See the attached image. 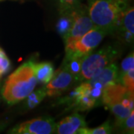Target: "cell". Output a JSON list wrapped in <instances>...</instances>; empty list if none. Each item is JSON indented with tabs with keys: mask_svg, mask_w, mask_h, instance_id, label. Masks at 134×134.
Returning <instances> with one entry per match:
<instances>
[{
	"mask_svg": "<svg viewBox=\"0 0 134 134\" xmlns=\"http://www.w3.org/2000/svg\"><path fill=\"white\" fill-rule=\"evenodd\" d=\"M93 24L86 5L81 4L74 10V23L69 34L63 38L65 46L72 44L91 30Z\"/></svg>",
	"mask_w": 134,
	"mask_h": 134,
	"instance_id": "5b68a950",
	"label": "cell"
},
{
	"mask_svg": "<svg viewBox=\"0 0 134 134\" xmlns=\"http://www.w3.org/2000/svg\"><path fill=\"white\" fill-rule=\"evenodd\" d=\"M46 96V92L45 87L40 88L37 90H33L29 96H27L24 100L25 102L24 104L25 109L27 110H31L38 106L40 102L45 98Z\"/></svg>",
	"mask_w": 134,
	"mask_h": 134,
	"instance_id": "9a60e30c",
	"label": "cell"
},
{
	"mask_svg": "<svg viewBox=\"0 0 134 134\" xmlns=\"http://www.w3.org/2000/svg\"><path fill=\"white\" fill-rule=\"evenodd\" d=\"M35 64L34 60H29L16 69L6 80L2 96L9 105L24 100L34 90L37 83L34 73Z\"/></svg>",
	"mask_w": 134,
	"mask_h": 134,
	"instance_id": "6da1fadb",
	"label": "cell"
},
{
	"mask_svg": "<svg viewBox=\"0 0 134 134\" xmlns=\"http://www.w3.org/2000/svg\"><path fill=\"white\" fill-rule=\"evenodd\" d=\"M119 34V37L125 43H131L134 35V8L127 7L120 19L115 33Z\"/></svg>",
	"mask_w": 134,
	"mask_h": 134,
	"instance_id": "9c48e42d",
	"label": "cell"
},
{
	"mask_svg": "<svg viewBox=\"0 0 134 134\" xmlns=\"http://www.w3.org/2000/svg\"><path fill=\"white\" fill-rule=\"evenodd\" d=\"M6 126H7V124L5 122H0V132L5 129Z\"/></svg>",
	"mask_w": 134,
	"mask_h": 134,
	"instance_id": "cb8c5ba5",
	"label": "cell"
},
{
	"mask_svg": "<svg viewBox=\"0 0 134 134\" xmlns=\"http://www.w3.org/2000/svg\"><path fill=\"white\" fill-rule=\"evenodd\" d=\"M107 108L110 109V111L113 113V114L115 115V125L118 127L129 116L133 110L121 104L120 102L113 103L110 104Z\"/></svg>",
	"mask_w": 134,
	"mask_h": 134,
	"instance_id": "5bb4252c",
	"label": "cell"
},
{
	"mask_svg": "<svg viewBox=\"0 0 134 134\" xmlns=\"http://www.w3.org/2000/svg\"><path fill=\"white\" fill-rule=\"evenodd\" d=\"M93 24L113 34L120 19L128 7L127 0H86Z\"/></svg>",
	"mask_w": 134,
	"mask_h": 134,
	"instance_id": "7a4b0ae2",
	"label": "cell"
},
{
	"mask_svg": "<svg viewBox=\"0 0 134 134\" xmlns=\"http://www.w3.org/2000/svg\"><path fill=\"white\" fill-rule=\"evenodd\" d=\"M121 130L127 133H133L134 132V112L132 110L131 113L119 127Z\"/></svg>",
	"mask_w": 134,
	"mask_h": 134,
	"instance_id": "603a6c76",
	"label": "cell"
},
{
	"mask_svg": "<svg viewBox=\"0 0 134 134\" xmlns=\"http://www.w3.org/2000/svg\"><path fill=\"white\" fill-rule=\"evenodd\" d=\"M113 125L110 121H107L96 128H88L86 127H81L77 130V133L79 134H109L113 132Z\"/></svg>",
	"mask_w": 134,
	"mask_h": 134,
	"instance_id": "e0dca14e",
	"label": "cell"
},
{
	"mask_svg": "<svg viewBox=\"0 0 134 134\" xmlns=\"http://www.w3.org/2000/svg\"><path fill=\"white\" fill-rule=\"evenodd\" d=\"M107 34V31L95 25L76 42L65 46L66 54L63 62L88 55L98 46Z\"/></svg>",
	"mask_w": 134,
	"mask_h": 134,
	"instance_id": "277c9868",
	"label": "cell"
},
{
	"mask_svg": "<svg viewBox=\"0 0 134 134\" xmlns=\"http://www.w3.org/2000/svg\"><path fill=\"white\" fill-rule=\"evenodd\" d=\"M120 48L115 45H107L82 59L81 72L77 81H86L98 72L113 63L120 55Z\"/></svg>",
	"mask_w": 134,
	"mask_h": 134,
	"instance_id": "3957f363",
	"label": "cell"
},
{
	"mask_svg": "<svg viewBox=\"0 0 134 134\" xmlns=\"http://www.w3.org/2000/svg\"><path fill=\"white\" fill-rule=\"evenodd\" d=\"M119 69L115 63H111L86 82L92 86L103 90L110 83L119 81Z\"/></svg>",
	"mask_w": 134,
	"mask_h": 134,
	"instance_id": "ba28073f",
	"label": "cell"
},
{
	"mask_svg": "<svg viewBox=\"0 0 134 134\" xmlns=\"http://www.w3.org/2000/svg\"><path fill=\"white\" fill-rule=\"evenodd\" d=\"M34 73L37 82L46 84L52 80L54 76V66L51 62L36 63L34 67Z\"/></svg>",
	"mask_w": 134,
	"mask_h": 134,
	"instance_id": "7c38bea8",
	"label": "cell"
},
{
	"mask_svg": "<svg viewBox=\"0 0 134 134\" xmlns=\"http://www.w3.org/2000/svg\"><path fill=\"white\" fill-rule=\"evenodd\" d=\"M82 59L83 58H75V59L70 60L69 61L63 62V64H65L66 66L69 71L75 76L76 81L77 79V77H78L79 74H80V72H81Z\"/></svg>",
	"mask_w": 134,
	"mask_h": 134,
	"instance_id": "ffe728a7",
	"label": "cell"
},
{
	"mask_svg": "<svg viewBox=\"0 0 134 134\" xmlns=\"http://www.w3.org/2000/svg\"><path fill=\"white\" fill-rule=\"evenodd\" d=\"M56 123L49 115L40 116L17 125L10 130L13 134H51L55 133Z\"/></svg>",
	"mask_w": 134,
	"mask_h": 134,
	"instance_id": "8992f818",
	"label": "cell"
},
{
	"mask_svg": "<svg viewBox=\"0 0 134 134\" xmlns=\"http://www.w3.org/2000/svg\"><path fill=\"white\" fill-rule=\"evenodd\" d=\"M119 81L126 87L127 91H134V69H131L119 77Z\"/></svg>",
	"mask_w": 134,
	"mask_h": 134,
	"instance_id": "d6986e66",
	"label": "cell"
},
{
	"mask_svg": "<svg viewBox=\"0 0 134 134\" xmlns=\"http://www.w3.org/2000/svg\"><path fill=\"white\" fill-rule=\"evenodd\" d=\"M83 116L79 113H73L56 124L55 133L59 134H75L81 127H86Z\"/></svg>",
	"mask_w": 134,
	"mask_h": 134,
	"instance_id": "30bf717a",
	"label": "cell"
},
{
	"mask_svg": "<svg viewBox=\"0 0 134 134\" xmlns=\"http://www.w3.org/2000/svg\"><path fill=\"white\" fill-rule=\"evenodd\" d=\"M74 10L59 14L60 16L56 24V30L63 39L66 36L72 29L74 23Z\"/></svg>",
	"mask_w": 134,
	"mask_h": 134,
	"instance_id": "4fadbf2b",
	"label": "cell"
},
{
	"mask_svg": "<svg viewBox=\"0 0 134 134\" xmlns=\"http://www.w3.org/2000/svg\"><path fill=\"white\" fill-rule=\"evenodd\" d=\"M0 1H2V0H0Z\"/></svg>",
	"mask_w": 134,
	"mask_h": 134,
	"instance_id": "d4e9b609",
	"label": "cell"
},
{
	"mask_svg": "<svg viewBox=\"0 0 134 134\" xmlns=\"http://www.w3.org/2000/svg\"><path fill=\"white\" fill-rule=\"evenodd\" d=\"M11 69V63L5 52L0 48V77L9 72Z\"/></svg>",
	"mask_w": 134,
	"mask_h": 134,
	"instance_id": "44dd1931",
	"label": "cell"
},
{
	"mask_svg": "<svg viewBox=\"0 0 134 134\" xmlns=\"http://www.w3.org/2000/svg\"><path fill=\"white\" fill-rule=\"evenodd\" d=\"M131 69H134V54L133 52L129 54L121 61L119 69V76L125 74Z\"/></svg>",
	"mask_w": 134,
	"mask_h": 134,
	"instance_id": "7402d4cb",
	"label": "cell"
},
{
	"mask_svg": "<svg viewBox=\"0 0 134 134\" xmlns=\"http://www.w3.org/2000/svg\"><path fill=\"white\" fill-rule=\"evenodd\" d=\"M58 7L59 14L71 11L83 4L82 0H54Z\"/></svg>",
	"mask_w": 134,
	"mask_h": 134,
	"instance_id": "ac0fdd59",
	"label": "cell"
},
{
	"mask_svg": "<svg viewBox=\"0 0 134 134\" xmlns=\"http://www.w3.org/2000/svg\"><path fill=\"white\" fill-rule=\"evenodd\" d=\"M75 82H77L75 76L69 71L66 66L63 63L62 66L54 72L52 80L44 86L46 96L50 97L60 96L68 90Z\"/></svg>",
	"mask_w": 134,
	"mask_h": 134,
	"instance_id": "52a82bcc",
	"label": "cell"
},
{
	"mask_svg": "<svg viewBox=\"0 0 134 134\" xmlns=\"http://www.w3.org/2000/svg\"><path fill=\"white\" fill-rule=\"evenodd\" d=\"M127 92L126 87L124 86L119 81L110 83L104 87L101 96V104L108 107L110 104L120 102L123 96Z\"/></svg>",
	"mask_w": 134,
	"mask_h": 134,
	"instance_id": "8fae6325",
	"label": "cell"
},
{
	"mask_svg": "<svg viewBox=\"0 0 134 134\" xmlns=\"http://www.w3.org/2000/svg\"><path fill=\"white\" fill-rule=\"evenodd\" d=\"M91 89V88H90ZM88 91L83 93L75 102V104L74 106V107H75L77 110H81V111H85V110H89L95 107L96 106L98 105V100H97L95 98H92L90 96L89 92Z\"/></svg>",
	"mask_w": 134,
	"mask_h": 134,
	"instance_id": "2e32d148",
	"label": "cell"
}]
</instances>
